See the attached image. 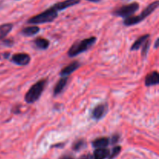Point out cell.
Masks as SVG:
<instances>
[{"instance_id": "obj_1", "label": "cell", "mask_w": 159, "mask_h": 159, "mask_svg": "<svg viewBox=\"0 0 159 159\" xmlns=\"http://www.w3.org/2000/svg\"><path fill=\"white\" fill-rule=\"evenodd\" d=\"M57 16H58V11L52 6L43 12L30 18L27 20V23L34 25L51 23L54 20H56Z\"/></svg>"}, {"instance_id": "obj_19", "label": "cell", "mask_w": 159, "mask_h": 159, "mask_svg": "<svg viewBox=\"0 0 159 159\" xmlns=\"http://www.w3.org/2000/svg\"><path fill=\"white\" fill-rule=\"evenodd\" d=\"M84 145H85V141H84V140L79 139L73 144L72 149L74 151H79L84 147Z\"/></svg>"}, {"instance_id": "obj_6", "label": "cell", "mask_w": 159, "mask_h": 159, "mask_svg": "<svg viewBox=\"0 0 159 159\" xmlns=\"http://www.w3.org/2000/svg\"><path fill=\"white\" fill-rule=\"evenodd\" d=\"M30 60V56L26 53H17L14 54L11 57V61L19 66H25L29 65Z\"/></svg>"}, {"instance_id": "obj_3", "label": "cell", "mask_w": 159, "mask_h": 159, "mask_svg": "<svg viewBox=\"0 0 159 159\" xmlns=\"http://www.w3.org/2000/svg\"><path fill=\"white\" fill-rule=\"evenodd\" d=\"M96 40H97V38L96 37H91L75 42L68 50V57H75V56L88 51L90 48H92L94 45Z\"/></svg>"}, {"instance_id": "obj_20", "label": "cell", "mask_w": 159, "mask_h": 159, "mask_svg": "<svg viewBox=\"0 0 159 159\" xmlns=\"http://www.w3.org/2000/svg\"><path fill=\"white\" fill-rule=\"evenodd\" d=\"M149 48H150V40H148L145 43H144L143 45V48H142V51H141V54H142L143 57H146L148 53V50Z\"/></svg>"}, {"instance_id": "obj_24", "label": "cell", "mask_w": 159, "mask_h": 159, "mask_svg": "<svg viewBox=\"0 0 159 159\" xmlns=\"http://www.w3.org/2000/svg\"><path fill=\"white\" fill-rule=\"evenodd\" d=\"M12 112H13L14 113H20V110L18 108V106H16L15 108L12 110Z\"/></svg>"}, {"instance_id": "obj_8", "label": "cell", "mask_w": 159, "mask_h": 159, "mask_svg": "<svg viewBox=\"0 0 159 159\" xmlns=\"http://www.w3.org/2000/svg\"><path fill=\"white\" fill-rule=\"evenodd\" d=\"M80 67V63L78 61H74L73 62L70 63L67 66H65L63 69L61 71L60 75L62 77H68V75L74 72Z\"/></svg>"}, {"instance_id": "obj_18", "label": "cell", "mask_w": 159, "mask_h": 159, "mask_svg": "<svg viewBox=\"0 0 159 159\" xmlns=\"http://www.w3.org/2000/svg\"><path fill=\"white\" fill-rule=\"evenodd\" d=\"M121 149L122 148H121L120 146H116V147L113 148V150H112V152H110V155H109L108 158L109 159H113V158H116V157L120 153Z\"/></svg>"}, {"instance_id": "obj_10", "label": "cell", "mask_w": 159, "mask_h": 159, "mask_svg": "<svg viewBox=\"0 0 159 159\" xmlns=\"http://www.w3.org/2000/svg\"><path fill=\"white\" fill-rule=\"evenodd\" d=\"M144 84L145 86L150 87L154 86V85H157L159 84V75L157 71H154L151 72L150 74L148 75L145 77V80H144Z\"/></svg>"}, {"instance_id": "obj_15", "label": "cell", "mask_w": 159, "mask_h": 159, "mask_svg": "<svg viewBox=\"0 0 159 159\" xmlns=\"http://www.w3.org/2000/svg\"><path fill=\"white\" fill-rule=\"evenodd\" d=\"M149 38H150V35H149V34H144V35L141 36L138 40H135L134 43L133 45L131 46L130 50H131L132 51L139 50L140 48H141V46H143L144 43H145L148 40H149Z\"/></svg>"}, {"instance_id": "obj_16", "label": "cell", "mask_w": 159, "mask_h": 159, "mask_svg": "<svg viewBox=\"0 0 159 159\" xmlns=\"http://www.w3.org/2000/svg\"><path fill=\"white\" fill-rule=\"evenodd\" d=\"M110 155V150L107 148H97L93 153V159H106Z\"/></svg>"}, {"instance_id": "obj_17", "label": "cell", "mask_w": 159, "mask_h": 159, "mask_svg": "<svg viewBox=\"0 0 159 159\" xmlns=\"http://www.w3.org/2000/svg\"><path fill=\"white\" fill-rule=\"evenodd\" d=\"M13 25L12 23H5L0 26V40L4 39L12 31Z\"/></svg>"}, {"instance_id": "obj_26", "label": "cell", "mask_w": 159, "mask_h": 159, "mask_svg": "<svg viewBox=\"0 0 159 159\" xmlns=\"http://www.w3.org/2000/svg\"><path fill=\"white\" fill-rule=\"evenodd\" d=\"M158 44H159V40H158V38H157V40H156V41H155V49H157V48H158Z\"/></svg>"}, {"instance_id": "obj_4", "label": "cell", "mask_w": 159, "mask_h": 159, "mask_svg": "<svg viewBox=\"0 0 159 159\" xmlns=\"http://www.w3.org/2000/svg\"><path fill=\"white\" fill-rule=\"evenodd\" d=\"M47 79H40L31 86L25 95V101L26 103L32 104L40 99L42 93L47 85Z\"/></svg>"}, {"instance_id": "obj_12", "label": "cell", "mask_w": 159, "mask_h": 159, "mask_svg": "<svg viewBox=\"0 0 159 159\" xmlns=\"http://www.w3.org/2000/svg\"><path fill=\"white\" fill-rule=\"evenodd\" d=\"M110 144V138L102 137L96 138L93 141V146L95 148H106Z\"/></svg>"}, {"instance_id": "obj_23", "label": "cell", "mask_w": 159, "mask_h": 159, "mask_svg": "<svg viewBox=\"0 0 159 159\" xmlns=\"http://www.w3.org/2000/svg\"><path fill=\"white\" fill-rule=\"evenodd\" d=\"M93 157L91 156V155L89 154H86V155H83L80 157L79 159H92Z\"/></svg>"}, {"instance_id": "obj_13", "label": "cell", "mask_w": 159, "mask_h": 159, "mask_svg": "<svg viewBox=\"0 0 159 159\" xmlns=\"http://www.w3.org/2000/svg\"><path fill=\"white\" fill-rule=\"evenodd\" d=\"M34 44L38 49L46 50L49 48L50 41L48 39L43 38V37H37L34 40Z\"/></svg>"}, {"instance_id": "obj_11", "label": "cell", "mask_w": 159, "mask_h": 159, "mask_svg": "<svg viewBox=\"0 0 159 159\" xmlns=\"http://www.w3.org/2000/svg\"><path fill=\"white\" fill-rule=\"evenodd\" d=\"M68 77H62L58 80L57 84L55 85L54 89V96H57V95L61 94L65 89L66 87L67 83H68Z\"/></svg>"}, {"instance_id": "obj_27", "label": "cell", "mask_w": 159, "mask_h": 159, "mask_svg": "<svg viewBox=\"0 0 159 159\" xmlns=\"http://www.w3.org/2000/svg\"><path fill=\"white\" fill-rule=\"evenodd\" d=\"M87 1L91 2H100L101 0H87Z\"/></svg>"}, {"instance_id": "obj_25", "label": "cell", "mask_w": 159, "mask_h": 159, "mask_svg": "<svg viewBox=\"0 0 159 159\" xmlns=\"http://www.w3.org/2000/svg\"><path fill=\"white\" fill-rule=\"evenodd\" d=\"M60 159H74V158L70 156V155H64V156H62Z\"/></svg>"}, {"instance_id": "obj_7", "label": "cell", "mask_w": 159, "mask_h": 159, "mask_svg": "<svg viewBox=\"0 0 159 159\" xmlns=\"http://www.w3.org/2000/svg\"><path fill=\"white\" fill-rule=\"evenodd\" d=\"M108 111V105L107 103L98 104L92 111V118L96 120H99L102 119Z\"/></svg>"}, {"instance_id": "obj_14", "label": "cell", "mask_w": 159, "mask_h": 159, "mask_svg": "<svg viewBox=\"0 0 159 159\" xmlns=\"http://www.w3.org/2000/svg\"><path fill=\"white\" fill-rule=\"evenodd\" d=\"M40 27L36 25H33V26H29L24 27L22 30L21 33L23 35L26 36V37H32V36L36 35L40 32Z\"/></svg>"}, {"instance_id": "obj_2", "label": "cell", "mask_w": 159, "mask_h": 159, "mask_svg": "<svg viewBox=\"0 0 159 159\" xmlns=\"http://www.w3.org/2000/svg\"><path fill=\"white\" fill-rule=\"evenodd\" d=\"M159 6V1L156 0V1L150 3L144 10L141 12V13L140 15L138 16H132L127 17V18L124 19V24L127 26H134V25H136L138 23H141V21L144 20V19L147 18L148 16L151 15L152 12L155 10H156L158 9Z\"/></svg>"}, {"instance_id": "obj_21", "label": "cell", "mask_w": 159, "mask_h": 159, "mask_svg": "<svg viewBox=\"0 0 159 159\" xmlns=\"http://www.w3.org/2000/svg\"><path fill=\"white\" fill-rule=\"evenodd\" d=\"M119 139H120V135L118 134H113V136H112L111 143L113 144H116V143L119 141Z\"/></svg>"}, {"instance_id": "obj_22", "label": "cell", "mask_w": 159, "mask_h": 159, "mask_svg": "<svg viewBox=\"0 0 159 159\" xmlns=\"http://www.w3.org/2000/svg\"><path fill=\"white\" fill-rule=\"evenodd\" d=\"M2 43H3V44L6 45V46L11 47L13 45L14 41H13V40H12V39H6V40H3Z\"/></svg>"}, {"instance_id": "obj_9", "label": "cell", "mask_w": 159, "mask_h": 159, "mask_svg": "<svg viewBox=\"0 0 159 159\" xmlns=\"http://www.w3.org/2000/svg\"><path fill=\"white\" fill-rule=\"evenodd\" d=\"M81 0H64V1L55 3L54 5H53V6L59 12V11L66 9L67 8L71 7V6H75V5L79 4Z\"/></svg>"}, {"instance_id": "obj_5", "label": "cell", "mask_w": 159, "mask_h": 159, "mask_svg": "<svg viewBox=\"0 0 159 159\" xmlns=\"http://www.w3.org/2000/svg\"><path fill=\"white\" fill-rule=\"evenodd\" d=\"M140 9L139 3L134 2L130 3V4L124 5V6H120L113 11V15L116 16L122 17V18H127L134 16V14L138 12Z\"/></svg>"}]
</instances>
